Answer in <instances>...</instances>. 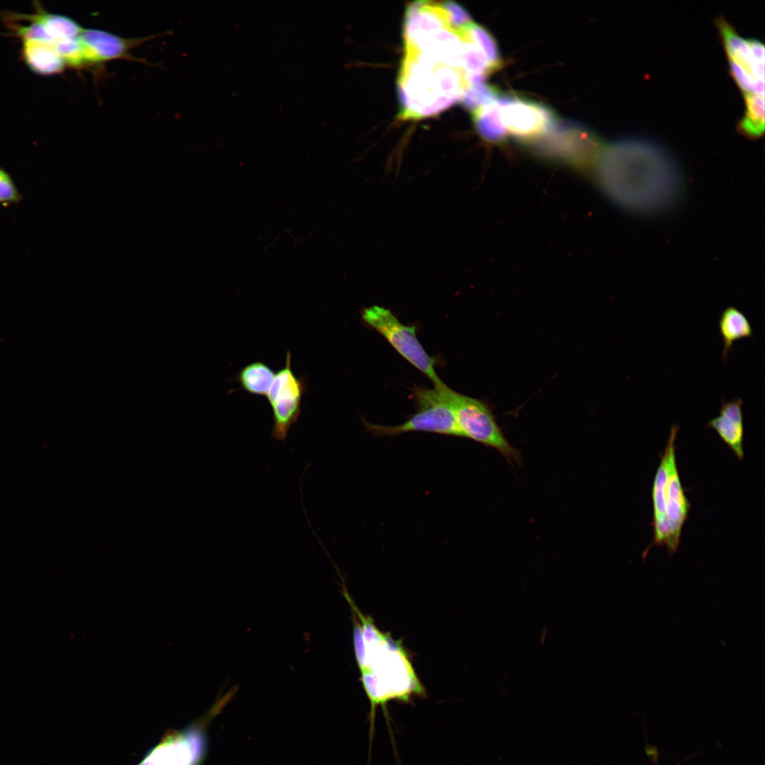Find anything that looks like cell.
<instances>
[{"label":"cell","instance_id":"obj_5","mask_svg":"<svg viewBox=\"0 0 765 765\" xmlns=\"http://www.w3.org/2000/svg\"><path fill=\"white\" fill-rule=\"evenodd\" d=\"M442 389L453 409L461 437L496 449L510 462L521 463L519 451L503 434L487 403L459 393L445 384Z\"/></svg>","mask_w":765,"mask_h":765},{"label":"cell","instance_id":"obj_2","mask_svg":"<svg viewBox=\"0 0 765 765\" xmlns=\"http://www.w3.org/2000/svg\"><path fill=\"white\" fill-rule=\"evenodd\" d=\"M355 613L360 623L354 621L353 645L363 686L370 704L369 743L371 744L378 706L382 707L387 718L385 705L389 701L409 703L414 696L424 697L426 691L403 647L381 633L358 608Z\"/></svg>","mask_w":765,"mask_h":765},{"label":"cell","instance_id":"obj_24","mask_svg":"<svg viewBox=\"0 0 765 765\" xmlns=\"http://www.w3.org/2000/svg\"><path fill=\"white\" fill-rule=\"evenodd\" d=\"M500 94L499 90L493 86L484 84L472 85L465 89L460 101L472 112L497 101Z\"/></svg>","mask_w":765,"mask_h":765},{"label":"cell","instance_id":"obj_27","mask_svg":"<svg viewBox=\"0 0 765 765\" xmlns=\"http://www.w3.org/2000/svg\"><path fill=\"white\" fill-rule=\"evenodd\" d=\"M23 197L11 174L0 167V204L8 206L19 204Z\"/></svg>","mask_w":765,"mask_h":765},{"label":"cell","instance_id":"obj_13","mask_svg":"<svg viewBox=\"0 0 765 765\" xmlns=\"http://www.w3.org/2000/svg\"><path fill=\"white\" fill-rule=\"evenodd\" d=\"M85 64L103 63L113 60H135L130 50L147 38L125 39L96 29H83L79 35Z\"/></svg>","mask_w":765,"mask_h":765},{"label":"cell","instance_id":"obj_25","mask_svg":"<svg viewBox=\"0 0 765 765\" xmlns=\"http://www.w3.org/2000/svg\"><path fill=\"white\" fill-rule=\"evenodd\" d=\"M52 45L66 64L74 68L85 65L79 36L61 40Z\"/></svg>","mask_w":765,"mask_h":765},{"label":"cell","instance_id":"obj_6","mask_svg":"<svg viewBox=\"0 0 765 765\" xmlns=\"http://www.w3.org/2000/svg\"><path fill=\"white\" fill-rule=\"evenodd\" d=\"M530 144L543 157L580 169L596 164L604 148L592 132L560 119L544 136Z\"/></svg>","mask_w":765,"mask_h":765},{"label":"cell","instance_id":"obj_18","mask_svg":"<svg viewBox=\"0 0 765 765\" xmlns=\"http://www.w3.org/2000/svg\"><path fill=\"white\" fill-rule=\"evenodd\" d=\"M718 327L723 344L722 357L723 362L726 363L734 342L752 337L753 328L744 312L733 306H729L722 312Z\"/></svg>","mask_w":765,"mask_h":765},{"label":"cell","instance_id":"obj_15","mask_svg":"<svg viewBox=\"0 0 765 765\" xmlns=\"http://www.w3.org/2000/svg\"><path fill=\"white\" fill-rule=\"evenodd\" d=\"M742 404L741 398H734L729 402L722 400L719 414L707 423V427L718 434L740 460L744 455Z\"/></svg>","mask_w":765,"mask_h":765},{"label":"cell","instance_id":"obj_20","mask_svg":"<svg viewBox=\"0 0 765 765\" xmlns=\"http://www.w3.org/2000/svg\"><path fill=\"white\" fill-rule=\"evenodd\" d=\"M276 373L266 363L256 361L242 368L237 380L241 388L256 395L266 396Z\"/></svg>","mask_w":765,"mask_h":765},{"label":"cell","instance_id":"obj_9","mask_svg":"<svg viewBox=\"0 0 765 765\" xmlns=\"http://www.w3.org/2000/svg\"><path fill=\"white\" fill-rule=\"evenodd\" d=\"M497 103L502 121L508 132L526 142L544 136L558 118L543 103L511 94H500Z\"/></svg>","mask_w":765,"mask_h":765},{"label":"cell","instance_id":"obj_14","mask_svg":"<svg viewBox=\"0 0 765 765\" xmlns=\"http://www.w3.org/2000/svg\"><path fill=\"white\" fill-rule=\"evenodd\" d=\"M664 502L669 536L666 547L671 557L678 550L682 526L687 519L690 508L680 481L676 464L672 468L669 472L664 491Z\"/></svg>","mask_w":765,"mask_h":765},{"label":"cell","instance_id":"obj_1","mask_svg":"<svg viewBox=\"0 0 765 765\" xmlns=\"http://www.w3.org/2000/svg\"><path fill=\"white\" fill-rule=\"evenodd\" d=\"M598 181L618 205L638 211L669 205L678 196L681 179L669 156L657 145L625 140L604 147L596 163Z\"/></svg>","mask_w":765,"mask_h":765},{"label":"cell","instance_id":"obj_17","mask_svg":"<svg viewBox=\"0 0 765 765\" xmlns=\"http://www.w3.org/2000/svg\"><path fill=\"white\" fill-rule=\"evenodd\" d=\"M21 56L33 72L41 75L61 73L66 65L52 43L24 41L21 47Z\"/></svg>","mask_w":765,"mask_h":765},{"label":"cell","instance_id":"obj_19","mask_svg":"<svg viewBox=\"0 0 765 765\" xmlns=\"http://www.w3.org/2000/svg\"><path fill=\"white\" fill-rule=\"evenodd\" d=\"M470 113L475 128L484 141L492 144L504 141L506 130L501 119L497 101Z\"/></svg>","mask_w":765,"mask_h":765},{"label":"cell","instance_id":"obj_7","mask_svg":"<svg viewBox=\"0 0 765 765\" xmlns=\"http://www.w3.org/2000/svg\"><path fill=\"white\" fill-rule=\"evenodd\" d=\"M716 25L728 60L730 72L744 96L764 95V45L740 35L722 16Z\"/></svg>","mask_w":765,"mask_h":765},{"label":"cell","instance_id":"obj_16","mask_svg":"<svg viewBox=\"0 0 765 765\" xmlns=\"http://www.w3.org/2000/svg\"><path fill=\"white\" fill-rule=\"evenodd\" d=\"M34 8L35 12L30 14L4 11L1 13V18L4 22L19 20L38 22L44 27L52 39L53 43L61 40L77 37L83 30V28L71 18L46 11L38 1H35Z\"/></svg>","mask_w":765,"mask_h":765},{"label":"cell","instance_id":"obj_10","mask_svg":"<svg viewBox=\"0 0 765 765\" xmlns=\"http://www.w3.org/2000/svg\"><path fill=\"white\" fill-rule=\"evenodd\" d=\"M306 391L305 380L297 378L291 368V353L287 352L285 366L275 375L266 395L271 405L273 426L271 438L283 441L301 412V400Z\"/></svg>","mask_w":765,"mask_h":765},{"label":"cell","instance_id":"obj_22","mask_svg":"<svg viewBox=\"0 0 765 765\" xmlns=\"http://www.w3.org/2000/svg\"><path fill=\"white\" fill-rule=\"evenodd\" d=\"M460 29L479 47L484 55L492 72L502 66V60L497 44L485 28L472 22Z\"/></svg>","mask_w":765,"mask_h":765},{"label":"cell","instance_id":"obj_3","mask_svg":"<svg viewBox=\"0 0 765 765\" xmlns=\"http://www.w3.org/2000/svg\"><path fill=\"white\" fill-rule=\"evenodd\" d=\"M464 72L405 52L397 86L399 116L419 119L439 113L460 101L468 87Z\"/></svg>","mask_w":765,"mask_h":765},{"label":"cell","instance_id":"obj_8","mask_svg":"<svg viewBox=\"0 0 765 765\" xmlns=\"http://www.w3.org/2000/svg\"><path fill=\"white\" fill-rule=\"evenodd\" d=\"M363 321L382 335L408 362L434 384H443L435 370L434 359L423 348L416 337L414 326L402 324L387 308L373 305L361 312Z\"/></svg>","mask_w":765,"mask_h":765},{"label":"cell","instance_id":"obj_21","mask_svg":"<svg viewBox=\"0 0 765 765\" xmlns=\"http://www.w3.org/2000/svg\"><path fill=\"white\" fill-rule=\"evenodd\" d=\"M744 113L737 125V130L751 139L763 135L764 131V95L744 96Z\"/></svg>","mask_w":765,"mask_h":765},{"label":"cell","instance_id":"obj_11","mask_svg":"<svg viewBox=\"0 0 765 765\" xmlns=\"http://www.w3.org/2000/svg\"><path fill=\"white\" fill-rule=\"evenodd\" d=\"M679 426L673 424L670 429L669 439L662 457L660 464L654 475L652 498L653 504L654 538L652 545L647 548L642 557L647 556L650 548L654 545H667L669 542V530L665 514L664 491L672 468L676 464L675 454V439Z\"/></svg>","mask_w":765,"mask_h":765},{"label":"cell","instance_id":"obj_12","mask_svg":"<svg viewBox=\"0 0 765 765\" xmlns=\"http://www.w3.org/2000/svg\"><path fill=\"white\" fill-rule=\"evenodd\" d=\"M447 27H451L450 18L442 2H412L407 7L404 16V48L412 47L432 33Z\"/></svg>","mask_w":765,"mask_h":765},{"label":"cell","instance_id":"obj_28","mask_svg":"<svg viewBox=\"0 0 765 765\" xmlns=\"http://www.w3.org/2000/svg\"><path fill=\"white\" fill-rule=\"evenodd\" d=\"M442 4L450 15L452 28L458 30L472 23L470 14L458 4L453 1Z\"/></svg>","mask_w":765,"mask_h":765},{"label":"cell","instance_id":"obj_4","mask_svg":"<svg viewBox=\"0 0 765 765\" xmlns=\"http://www.w3.org/2000/svg\"><path fill=\"white\" fill-rule=\"evenodd\" d=\"M443 385L434 386L433 389L415 386L412 397L416 412L402 424L379 425L364 418L362 422L368 431L379 437L395 436L411 431L461 437L453 409L443 391Z\"/></svg>","mask_w":765,"mask_h":765},{"label":"cell","instance_id":"obj_23","mask_svg":"<svg viewBox=\"0 0 765 765\" xmlns=\"http://www.w3.org/2000/svg\"><path fill=\"white\" fill-rule=\"evenodd\" d=\"M456 31L463 42L462 63L466 79L472 76L487 77L489 74L492 73L484 55L479 47L461 29Z\"/></svg>","mask_w":765,"mask_h":765},{"label":"cell","instance_id":"obj_26","mask_svg":"<svg viewBox=\"0 0 765 765\" xmlns=\"http://www.w3.org/2000/svg\"><path fill=\"white\" fill-rule=\"evenodd\" d=\"M28 25L17 23L14 21L4 22L11 33L24 41H38L53 43L44 27L39 23L30 21Z\"/></svg>","mask_w":765,"mask_h":765}]
</instances>
